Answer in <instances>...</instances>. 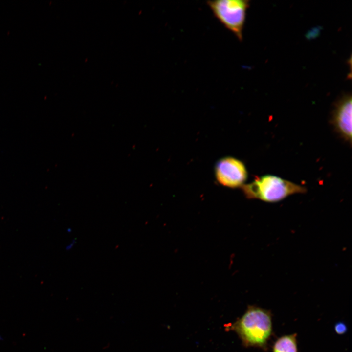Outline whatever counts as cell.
<instances>
[{
	"label": "cell",
	"instance_id": "52a82bcc",
	"mask_svg": "<svg viewBox=\"0 0 352 352\" xmlns=\"http://www.w3.org/2000/svg\"><path fill=\"white\" fill-rule=\"evenodd\" d=\"M334 330L336 333L341 335L347 331V328L344 323L340 322L335 324Z\"/></svg>",
	"mask_w": 352,
	"mask_h": 352
},
{
	"label": "cell",
	"instance_id": "8992f818",
	"mask_svg": "<svg viewBox=\"0 0 352 352\" xmlns=\"http://www.w3.org/2000/svg\"><path fill=\"white\" fill-rule=\"evenodd\" d=\"M297 334L285 335L274 342L272 352H298Z\"/></svg>",
	"mask_w": 352,
	"mask_h": 352
},
{
	"label": "cell",
	"instance_id": "277c9868",
	"mask_svg": "<svg viewBox=\"0 0 352 352\" xmlns=\"http://www.w3.org/2000/svg\"><path fill=\"white\" fill-rule=\"evenodd\" d=\"M215 175L220 184L230 188L242 186L247 177L244 164L238 159L229 157L223 158L217 162Z\"/></svg>",
	"mask_w": 352,
	"mask_h": 352
},
{
	"label": "cell",
	"instance_id": "7a4b0ae2",
	"mask_svg": "<svg viewBox=\"0 0 352 352\" xmlns=\"http://www.w3.org/2000/svg\"><path fill=\"white\" fill-rule=\"evenodd\" d=\"M242 188L247 198L267 202L279 201L292 194L307 191L305 187L272 175L257 177Z\"/></svg>",
	"mask_w": 352,
	"mask_h": 352
},
{
	"label": "cell",
	"instance_id": "ba28073f",
	"mask_svg": "<svg viewBox=\"0 0 352 352\" xmlns=\"http://www.w3.org/2000/svg\"><path fill=\"white\" fill-rule=\"evenodd\" d=\"M2 340H3V338L2 336L0 334V341H2Z\"/></svg>",
	"mask_w": 352,
	"mask_h": 352
},
{
	"label": "cell",
	"instance_id": "3957f363",
	"mask_svg": "<svg viewBox=\"0 0 352 352\" xmlns=\"http://www.w3.org/2000/svg\"><path fill=\"white\" fill-rule=\"evenodd\" d=\"M215 17L238 40L242 39L247 9V0H218L207 1Z\"/></svg>",
	"mask_w": 352,
	"mask_h": 352
},
{
	"label": "cell",
	"instance_id": "6da1fadb",
	"mask_svg": "<svg viewBox=\"0 0 352 352\" xmlns=\"http://www.w3.org/2000/svg\"><path fill=\"white\" fill-rule=\"evenodd\" d=\"M234 328L246 345L265 348L272 331L271 314L259 307L249 306Z\"/></svg>",
	"mask_w": 352,
	"mask_h": 352
},
{
	"label": "cell",
	"instance_id": "5b68a950",
	"mask_svg": "<svg viewBox=\"0 0 352 352\" xmlns=\"http://www.w3.org/2000/svg\"><path fill=\"white\" fill-rule=\"evenodd\" d=\"M332 123L337 132L346 141L352 140V97L346 95L337 104Z\"/></svg>",
	"mask_w": 352,
	"mask_h": 352
}]
</instances>
